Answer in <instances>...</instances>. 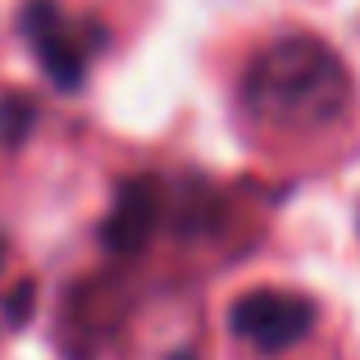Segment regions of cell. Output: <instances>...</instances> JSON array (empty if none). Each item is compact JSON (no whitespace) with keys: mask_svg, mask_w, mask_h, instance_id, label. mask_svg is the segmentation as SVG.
<instances>
[{"mask_svg":"<svg viewBox=\"0 0 360 360\" xmlns=\"http://www.w3.org/2000/svg\"><path fill=\"white\" fill-rule=\"evenodd\" d=\"M315 301L306 297H288V292H246V297L233 301L229 310V328L242 338V342L260 347V352H288L292 342H301V338L310 333V324H315Z\"/></svg>","mask_w":360,"mask_h":360,"instance_id":"1","label":"cell"},{"mask_svg":"<svg viewBox=\"0 0 360 360\" xmlns=\"http://www.w3.org/2000/svg\"><path fill=\"white\" fill-rule=\"evenodd\" d=\"M32 51H37L41 69L51 73V82H55L60 91H73V87H82V55H78V41H69L60 23H55L51 32L32 37Z\"/></svg>","mask_w":360,"mask_h":360,"instance_id":"3","label":"cell"},{"mask_svg":"<svg viewBox=\"0 0 360 360\" xmlns=\"http://www.w3.org/2000/svg\"><path fill=\"white\" fill-rule=\"evenodd\" d=\"M150 233V192L146 183H123L115 214L105 219V242L115 251H137Z\"/></svg>","mask_w":360,"mask_h":360,"instance_id":"2","label":"cell"},{"mask_svg":"<svg viewBox=\"0 0 360 360\" xmlns=\"http://www.w3.org/2000/svg\"><path fill=\"white\" fill-rule=\"evenodd\" d=\"M32 306H37V283H32V278H18L14 288H9L5 306H0V319H5V328H23L27 319H32Z\"/></svg>","mask_w":360,"mask_h":360,"instance_id":"5","label":"cell"},{"mask_svg":"<svg viewBox=\"0 0 360 360\" xmlns=\"http://www.w3.org/2000/svg\"><path fill=\"white\" fill-rule=\"evenodd\" d=\"M169 360H192V356H169Z\"/></svg>","mask_w":360,"mask_h":360,"instance_id":"6","label":"cell"},{"mask_svg":"<svg viewBox=\"0 0 360 360\" xmlns=\"http://www.w3.org/2000/svg\"><path fill=\"white\" fill-rule=\"evenodd\" d=\"M32 115L37 110L23 91H5L0 96V146H18L27 137V128H32Z\"/></svg>","mask_w":360,"mask_h":360,"instance_id":"4","label":"cell"}]
</instances>
